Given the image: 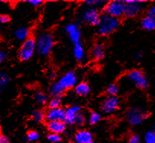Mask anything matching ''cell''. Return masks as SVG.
<instances>
[{
	"label": "cell",
	"instance_id": "obj_33",
	"mask_svg": "<svg viewBox=\"0 0 155 143\" xmlns=\"http://www.w3.org/2000/svg\"><path fill=\"white\" fill-rule=\"evenodd\" d=\"M11 21V17L7 14H0V24H7Z\"/></svg>",
	"mask_w": 155,
	"mask_h": 143
},
{
	"label": "cell",
	"instance_id": "obj_9",
	"mask_svg": "<svg viewBox=\"0 0 155 143\" xmlns=\"http://www.w3.org/2000/svg\"><path fill=\"white\" fill-rule=\"evenodd\" d=\"M144 1L141 0H125V15L127 17H134L141 11Z\"/></svg>",
	"mask_w": 155,
	"mask_h": 143
},
{
	"label": "cell",
	"instance_id": "obj_28",
	"mask_svg": "<svg viewBox=\"0 0 155 143\" xmlns=\"http://www.w3.org/2000/svg\"><path fill=\"white\" fill-rule=\"evenodd\" d=\"M118 91L119 87L116 84H111L106 89V92L109 96H115L118 93Z\"/></svg>",
	"mask_w": 155,
	"mask_h": 143
},
{
	"label": "cell",
	"instance_id": "obj_34",
	"mask_svg": "<svg viewBox=\"0 0 155 143\" xmlns=\"http://www.w3.org/2000/svg\"><path fill=\"white\" fill-rule=\"evenodd\" d=\"M28 2L34 7H39L44 3V2L41 1V0H30Z\"/></svg>",
	"mask_w": 155,
	"mask_h": 143
},
{
	"label": "cell",
	"instance_id": "obj_36",
	"mask_svg": "<svg viewBox=\"0 0 155 143\" xmlns=\"http://www.w3.org/2000/svg\"><path fill=\"white\" fill-rule=\"evenodd\" d=\"M0 143H12L6 135L0 133Z\"/></svg>",
	"mask_w": 155,
	"mask_h": 143
},
{
	"label": "cell",
	"instance_id": "obj_16",
	"mask_svg": "<svg viewBox=\"0 0 155 143\" xmlns=\"http://www.w3.org/2000/svg\"><path fill=\"white\" fill-rule=\"evenodd\" d=\"M30 35V30L28 27H20L16 29L14 32V36L17 40L24 42L27 39L29 38Z\"/></svg>",
	"mask_w": 155,
	"mask_h": 143
},
{
	"label": "cell",
	"instance_id": "obj_14",
	"mask_svg": "<svg viewBox=\"0 0 155 143\" xmlns=\"http://www.w3.org/2000/svg\"><path fill=\"white\" fill-rule=\"evenodd\" d=\"M74 139L76 143H94L91 132L85 129L78 131L74 135Z\"/></svg>",
	"mask_w": 155,
	"mask_h": 143
},
{
	"label": "cell",
	"instance_id": "obj_5",
	"mask_svg": "<svg viewBox=\"0 0 155 143\" xmlns=\"http://www.w3.org/2000/svg\"><path fill=\"white\" fill-rule=\"evenodd\" d=\"M103 11H104V14L119 19V17L125 15V1H121V0L110 1L105 5Z\"/></svg>",
	"mask_w": 155,
	"mask_h": 143
},
{
	"label": "cell",
	"instance_id": "obj_15",
	"mask_svg": "<svg viewBox=\"0 0 155 143\" xmlns=\"http://www.w3.org/2000/svg\"><path fill=\"white\" fill-rule=\"evenodd\" d=\"M47 127L51 133L60 135L66 130V122L63 121H51L48 122Z\"/></svg>",
	"mask_w": 155,
	"mask_h": 143
},
{
	"label": "cell",
	"instance_id": "obj_32",
	"mask_svg": "<svg viewBox=\"0 0 155 143\" xmlns=\"http://www.w3.org/2000/svg\"><path fill=\"white\" fill-rule=\"evenodd\" d=\"M128 143H141V137L137 134H132L128 138Z\"/></svg>",
	"mask_w": 155,
	"mask_h": 143
},
{
	"label": "cell",
	"instance_id": "obj_38",
	"mask_svg": "<svg viewBox=\"0 0 155 143\" xmlns=\"http://www.w3.org/2000/svg\"><path fill=\"white\" fill-rule=\"evenodd\" d=\"M58 143H64V142H63V141H59V142H58Z\"/></svg>",
	"mask_w": 155,
	"mask_h": 143
},
{
	"label": "cell",
	"instance_id": "obj_2",
	"mask_svg": "<svg viewBox=\"0 0 155 143\" xmlns=\"http://www.w3.org/2000/svg\"><path fill=\"white\" fill-rule=\"evenodd\" d=\"M120 25L118 18L103 14L101 15L99 24L97 25V32L101 36H109L115 32Z\"/></svg>",
	"mask_w": 155,
	"mask_h": 143
},
{
	"label": "cell",
	"instance_id": "obj_18",
	"mask_svg": "<svg viewBox=\"0 0 155 143\" xmlns=\"http://www.w3.org/2000/svg\"><path fill=\"white\" fill-rule=\"evenodd\" d=\"M74 91L79 96H86L90 92V87L88 83L80 82L74 87Z\"/></svg>",
	"mask_w": 155,
	"mask_h": 143
},
{
	"label": "cell",
	"instance_id": "obj_27",
	"mask_svg": "<svg viewBox=\"0 0 155 143\" xmlns=\"http://www.w3.org/2000/svg\"><path fill=\"white\" fill-rule=\"evenodd\" d=\"M39 133L35 130L28 131L26 134V139L28 141H35L38 140Z\"/></svg>",
	"mask_w": 155,
	"mask_h": 143
},
{
	"label": "cell",
	"instance_id": "obj_1",
	"mask_svg": "<svg viewBox=\"0 0 155 143\" xmlns=\"http://www.w3.org/2000/svg\"><path fill=\"white\" fill-rule=\"evenodd\" d=\"M77 82V77L75 72L73 71L68 72L60 78L59 81L51 84L49 89L50 94L52 97H61L67 90L74 87H75Z\"/></svg>",
	"mask_w": 155,
	"mask_h": 143
},
{
	"label": "cell",
	"instance_id": "obj_24",
	"mask_svg": "<svg viewBox=\"0 0 155 143\" xmlns=\"http://www.w3.org/2000/svg\"><path fill=\"white\" fill-rule=\"evenodd\" d=\"M86 3L90 7L98 8H100V7H103L104 8L105 5L107 4V2L102 1V0H88V1H86Z\"/></svg>",
	"mask_w": 155,
	"mask_h": 143
},
{
	"label": "cell",
	"instance_id": "obj_11",
	"mask_svg": "<svg viewBox=\"0 0 155 143\" xmlns=\"http://www.w3.org/2000/svg\"><path fill=\"white\" fill-rule=\"evenodd\" d=\"M66 33L68 35L69 38L74 43V44L80 43L81 39V32L79 26L74 23L68 24L65 27Z\"/></svg>",
	"mask_w": 155,
	"mask_h": 143
},
{
	"label": "cell",
	"instance_id": "obj_22",
	"mask_svg": "<svg viewBox=\"0 0 155 143\" xmlns=\"http://www.w3.org/2000/svg\"><path fill=\"white\" fill-rule=\"evenodd\" d=\"M35 101L37 102L38 104L39 105H45L47 103H48V97L45 93L42 91H38L35 95Z\"/></svg>",
	"mask_w": 155,
	"mask_h": 143
},
{
	"label": "cell",
	"instance_id": "obj_21",
	"mask_svg": "<svg viewBox=\"0 0 155 143\" xmlns=\"http://www.w3.org/2000/svg\"><path fill=\"white\" fill-rule=\"evenodd\" d=\"M74 56L77 60H82L85 56V50L81 43L74 44Z\"/></svg>",
	"mask_w": 155,
	"mask_h": 143
},
{
	"label": "cell",
	"instance_id": "obj_20",
	"mask_svg": "<svg viewBox=\"0 0 155 143\" xmlns=\"http://www.w3.org/2000/svg\"><path fill=\"white\" fill-rule=\"evenodd\" d=\"M10 76L7 73L0 72V95L5 91L10 82Z\"/></svg>",
	"mask_w": 155,
	"mask_h": 143
},
{
	"label": "cell",
	"instance_id": "obj_12",
	"mask_svg": "<svg viewBox=\"0 0 155 143\" xmlns=\"http://www.w3.org/2000/svg\"><path fill=\"white\" fill-rule=\"evenodd\" d=\"M45 119L51 121H63L65 122V110L61 107L56 109H49L45 113Z\"/></svg>",
	"mask_w": 155,
	"mask_h": 143
},
{
	"label": "cell",
	"instance_id": "obj_3",
	"mask_svg": "<svg viewBox=\"0 0 155 143\" xmlns=\"http://www.w3.org/2000/svg\"><path fill=\"white\" fill-rule=\"evenodd\" d=\"M35 40L37 52L41 56H48L50 54L55 43L53 35L48 32H43L39 33Z\"/></svg>",
	"mask_w": 155,
	"mask_h": 143
},
{
	"label": "cell",
	"instance_id": "obj_13",
	"mask_svg": "<svg viewBox=\"0 0 155 143\" xmlns=\"http://www.w3.org/2000/svg\"><path fill=\"white\" fill-rule=\"evenodd\" d=\"M81 112V107L78 105H72L65 110V122L68 124L75 123V119L77 114Z\"/></svg>",
	"mask_w": 155,
	"mask_h": 143
},
{
	"label": "cell",
	"instance_id": "obj_10",
	"mask_svg": "<svg viewBox=\"0 0 155 143\" xmlns=\"http://www.w3.org/2000/svg\"><path fill=\"white\" fill-rule=\"evenodd\" d=\"M119 107V100L115 96H109L102 103V110L106 114H111Z\"/></svg>",
	"mask_w": 155,
	"mask_h": 143
},
{
	"label": "cell",
	"instance_id": "obj_4",
	"mask_svg": "<svg viewBox=\"0 0 155 143\" xmlns=\"http://www.w3.org/2000/svg\"><path fill=\"white\" fill-rule=\"evenodd\" d=\"M35 51H37L36 40L35 39L29 37L28 39L22 42L19 49H18V59L22 62L30 60L33 57Z\"/></svg>",
	"mask_w": 155,
	"mask_h": 143
},
{
	"label": "cell",
	"instance_id": "obj_26",
	"mask_svg": "<svg viewBox=\"0 0 155 143\" xmlns=\"http://www.w3.org/2000/svg\"><path fill=\"white\" fill-rule=\"evenodd\" d=\"M61 97H53L48 101V106L49 109H56L61 107Z\"/></svg>",
	"mask_w": 155,
	"mask_h": 143
},
{
	"label": "cell",
	"instance_id": "obj_7",
	"mask_svg": "<svg viewBox=\"0 0 155 143\" xmlns=\"http://www.w3.org/2000/svg\"><path fill=\"white\" fill-rule=\"evenodd\" d=\"M126 78L139 88L144 89L148 87V81L147 77L144 72L140 70L134 69L128 72L126 75Z\"/></svg>",
	"mask_w": 155,
	"mask_h": 143
},
{
	"label": "cell",
	"instance_id": "obj_30",
	"mask_svg": "<svg viewBox=\"0 0 155 143\" xmlns=\"http://www.w3.org/2000/svg\"><path fill=\"white\" fill-rule=\"evenodd\" d=\"M47 139L49 142L51 143H58L59 141H62L61 136L59 134H55V133H50L48 134L47 136Z\"/></svg>",
	"mask_w": 155,
	"mask_h": 143
},
{
	"label": "cell",
	"instance_id": "obj_35",
	"mask_svg": "<svg viewBox=\"0 0 155 143\" xmlns=\"http://www.w3.org/2000/svg\"><path fill=\"white\" fill-rule=\"evenodd\" d=\"M147 15L150 16L155 20V5H153V6L149 8V9L147 10Z\"/></svg>",
	"mask_w": 155,
	"mask_h": 143
},
{
	"label": "cell",
	"instance_id": "obj_37",
	"mask_svg": "<svg viewBox=\"0 0 155 143\" xmlns=\"http://www.w3.org/2000/svg\"><path fill=\"white\" fill-rule=\"evenodd\" d=\"M5 57H6V53H5V51L0 49V66L2 65V64L5 61Z\"/></svg>",
	"mask_w": 155,
	"mask_h": 143
},
{
	"label": "cell",
	"instance_id": "obj_29",
	"mask_svg": "<svg viewBox=\"0 0 155 143\" xmlns=\"http://www.w3.org/2000/svg\"><path fill=\"white\" fill-rule=\"evenodd\" d=\"M144 138L145 143H155V130L147 131Z\"/></svg>",
	"mask_w": 155,
	"mask_h": 143
},
{
	"label": "cell",
	"instance_id": "obj_25",
	"mask_svg": "<svg viewBox=\"0 0 155 143\" xmlns=\"http://www.w3.org/2000/svg\"><path fill=\"white\" fill-rule=\"evenodd\" d=\"M101 117V114L98 112L96 111H93L90 113V116H89V123L91 124V125H95V124L98 123V122L100 121Z\"/></svg>",
	"mask_w": 155,
	"mask_h": 143
},
{
	"label": "cell",
	"instance_id": "obj_23",
	"mask_svg": "<svg viewBox=\"0 0 155 143\" xmlns=\"http://www.w3.org/2000/svg\"><path fill=\"white\" fill-rule=\"evenodd\" d=\"M31 118L35 122H41L45 119V113L41 110H35L31 113Z\"/></svg>",
	"mask_w": 155,
	"mask_h": 143
},
{
	"label": "cell",
	"instance_id": "obj_31",
	"mask_svg": "<svg viewBox=\"0 0 155 143\" xmlns=\"http://www.w3.org/2000/svg\"><path fill=\"white\" fill-rule=\"evenodd\" d=\"M86 116L83 114L82 112H80V113L77 114V117L75 119V124H77V126H83L85 123H86Z\"/></svg>",
	"mask_w": 155,
	"mask_h": 143
},
{
	"label": "cell",
	"instance_id": "obj_19",
	"mask_svg": "<svg viewBox=\"0 0 155 143\" xmlns=\"http://www.w3.org/2000/svg\"><path fill=\"white\" fill-rule=\"evenodd\" d=\"M141 25L143 29L146 30H155V20L148 15H145L141 21Z\"/></svg>",
	"mask_w": 155,
	"mask_h": 143
},
{
	"label": "cell",
	"instance_id": "obj_6",
	"mask_svg": "<svg viewBox=\"0 0 155 143\" xmlns=\"http://www.w3.org/2000/svg\"><path fill=\"white\" fill-rule=\"evenodd\" d=\"M148 116V113L142 109L137 107L130 108L126 113V119L129 124L132 126H137L144 122Z\"/></svg>",
	"mask_w": 155,
	"mask_h": 143
},
{
	"label": "cell",
	"instance_id": "obj_8",
	"mask_svg": "<svg viewBox=\"0 0 155 143\" xmlns=\"http://www.w3.org/2000/svg\"><path fill=\"white\" fill-rule=\"evenodd\" d=\"M101 15L97 8L90 7L85 8L82 13L81 18L86 24L92 26H97L99 24Z\"/></svg>",
	"mask_w": 155,
	"mask_h": 143
},
{
	"label": "cell",
	"instance_id": "obj_17",
	"mask_svg": "<svg viewBox=\"0 0 155 143\" xmlns=\"http://www.w3.org/2000/svg\"><path fill=\"white\" fill-rule=\"evenodd\" d=\"M92 56L96 60H100L105 56V49L101 43H96L92 49Z\"/></svg>",
	"mask_w": 155,
	"mask_h": 143
}]
</instances>
